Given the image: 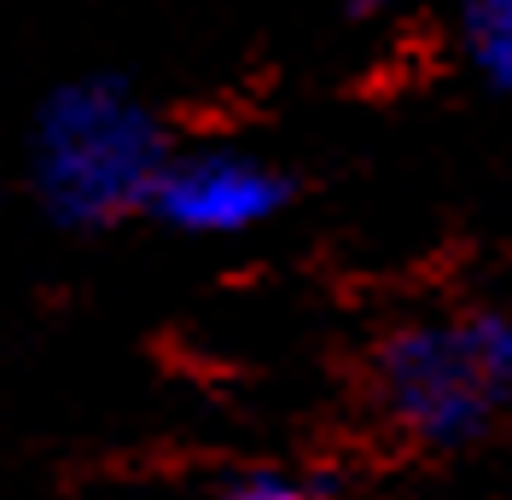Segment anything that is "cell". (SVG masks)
<instances>
[{
    "label": "cell",
    "mask_w": 512,
    "mask_h": 500,
    "mask_svg": "<svg viewBox=\"0 0 512 500\" xmlns=\"http://www.w3.org/2000/svg\"><path fill=\"white\" fill-rule=\"evenodd\" d=\"M169 146L152 105L123 76H76L41 99L30 128V187L59 227H111L152 204Z\"/></svg>",
    "instance_id": "6da1fadb"
},
{
    "label": "cell",
    "mask_w": 512,
    "mask_h": 500,
    "mask_svg": "<svg viewBox=\"0 0 512 500\" xmlns=\"http://www.w3.org/2000/svg\"><path fill=\"white\" fill-rule=\"evenodd\" d=\"M373 396L419 448H472L512 407V314L478 309L390 332L373 355Z\"/></svg>",
    "instance_id": "7a4b0ae2"
},
{
    "label": "cell",
    "mask_w": 512,
    "mask_h": 500,
    "mask_svg": "<svg viewBox=\"0 0 512 500\" xmlns=\"http://www.w3.org/2000/svg\"><path fill=\"white\" fill-rule=\"evenodd\" d=\"M291 181L245 152H169L146 216L192 239H233L286 210Z\"/></svg>",
    "instance_id": "3957f363"
},
{
    "label": "cell",
    "mask_w": 512,
    "mask_h": 500,
    "mask_svg": "<svg viewBox=\"0 0 512 500\" xmlns=\"http://www.w3.org/2000/svg\"><path fill=\"white\" fill-rule=\"evenodd\" d=\"M460 53L483 88L512 94V0H466L460 6Z\"/></svg>",
    "instance_id": "277c9868"
},
{
    "label": "cell",
    "mask_w": 512,
    "mask_h": 500,
    "mask_svg": "<svg viewBox=\"0 0 512 500\" xmlns=\"http://www.w3.org/2000/svg\"><path fill=\"white\" fill-rule=\"evenodd\" d=\"M222 500H315V495H309V483H297L286 471H251V477H239Z\"/></svg>",
    "instance_id": "5b68a950"
}]
</instances>
